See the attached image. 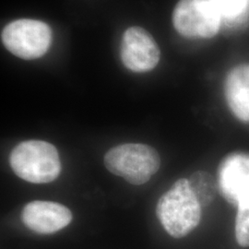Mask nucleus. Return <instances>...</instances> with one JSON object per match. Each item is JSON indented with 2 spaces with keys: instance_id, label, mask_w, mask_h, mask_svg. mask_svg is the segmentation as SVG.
Masks as SVG:
<instances>
[{
  "instance_id": "1",
  "label": "nucleus",
  "mask_w": 249,
  "mask_h": 249,
  "mask_svg": "<svg viewBox=\"0 0 249 249\" xmlns=\"http://www.w3.org/2000/svg\"><path fill=\"white\" fill-rule=\"evenodd\" d=\"M201 208L188 179L181 178L160 196L156 214L164 230L171 236L182 238L198 225L201 219Z\"/></svg>"
},
{
  "instance_id": "2",
  "label": "nucleus",
  "mask_w": 249,
  "mask_h": 249,
  "mask_svg": "<svg viewBox=\"0 0 249 249\" xmlns=\"http://www.w3.org/2000/svg\"><path fill=\"white\" fill-rule=\"evenodd\" d=\"M9 163L18 178L34 184L50 183L61 172L58 151L44 141L18 143L10 153Z\"/></svg>"
},
{
  "instance_id": "3",
  "label": "nucleus",
  "mask_w": 249,
  "mask_h": 249,
  "mask_svg": "<svg viewBox=\"0 0 249 249\" xmlns=\"http://www.w3.org/2000/svg\"><path fill=\"white\" fill-rule=\"evenodd\" d=\"M109 172L140 186L147 183L160 168L159 153L146 144L126 143L111 149L105 156Z\"/></svg>"
},
{
  "instance_id": "4",
  "label": "nucleus",
  "mask_w": 249,
  "mask_h": 249,
  "mask_svg": "<svg viewBox=\"0 0 249 249\" xmlns=\"http://www.w3.org/2000/svg\"><path fill=\"white\" fill-rule=\"evenodd\" d=\"M1 39L10 53L31 60L43 56L48 51L52 42V31L43 21L21 18L5 27Z\"/></svg>"
},
{
  "instance_id": "5",
  "label": "nucleus",
  "mask_w": 249,
  "mask_h": 249,
  "mask_svg": "<svg viewBox=\"0 0 249 249\" xmlns=\"http://www.w3.org/2000/svg\"><path fill=\"white\" fill-rule=\"evenodd\" d=\"M221 22V16L209 0H180L173 13L175 29L189 39L213 37Z\"/></svg>"
},
{
  "instance_id": "6",
  "label": "nucleus",
  "mask_w": 249,
  "mask_h": 249,
  "mask_svg": "<svg viewBox=\"0 0 249 249\" xmlns=\"http://www.w3.org/2000/svg\"><path fill=\"white\" fill-rule=\"evenodd\" d=\"M217 183L220 194L238 208H249V153L232 151L219 163Z\"/></svg>"
},
{
  "instance_id": "7",
  "label": "nucleus",
  "mask_w": 249,
  "mask_h": 249,
  "mask_svg": "<svg viewBox=\"0 0 249 249\" xmlns=\"http://www.w3.org/2000/svg\"><path fill=\"white\" fill-rule=\"evenodd\" d=\"M121 60L134 72L152 71L160 61V48L153 37L142 27H130L123 35Z\"/></svg>"
},
{
  "instance_id": "8",
  "label": "nucleus",
  "mask_w": 249,
  "mask_h": 249,
  "mask_svg": "<svg viewBox=\"0 0 249 249\" xmlns=\"http://www.w3.org/2000/svg\"><path fill=\"white\" fill-rule=\"evenodd\" d=\"M21 219L31 231L40 234H51L71 223L72 213L64 205L36 200L23 208Z\"/></svg>"
},
{
  "instance_id": "9",
  "label": "nucleus",
  "mask_w": 249,
  "mask_h": 249,
  "mask_svg": "<svg viewBox=\"0 0 249 249\" xmlns=\"http://www.w3.org/2000/svg\"><path fill=\"white\" fill-rule=\"evenodd\" d=\"M224 94L231 113L244 123H249V65H239L228 73Z\"/></svg>"
},
{
  "instance_id": "10",
  "label": "nucleus",
  "mask_w": 249,
  "mask_h": 249,
  "mask_svg": "<svg viewBox=\"0 0 249 249\" xmlns=\"http://www.w3.org/2000/svg\"><path fill=\"white\" fill-rule=\"evenodd\" d=\"M190 187L201 207L211 204L219 192L217 179L205 171L195 172L188 179Z\"/></svg>"
},
{
  "instance_id": "11",
  "label": "nucleus",
  "mask_w": 249,
  "mask_h": 249,
  "mask_svg": "<svg viewBox=\"0 0 249 249\" xmlns=\"http://www.w3.org/2000/svg\"><path fill=\"white\" fill-rule=\"evenodd\" d=\"M221 18L228 23L239 22L249 11V0H209Z\"/></svg>"
},
{
  "instance_id": "12",
  "label": "nucleus",
  "mask_w": 249,
  "mask_h": 249,
  "mask_svg": "<svg viewBox=\"0 0 249 249\" xmlns=\"http://www.w3.org/2000/svg\"><path fill=\"white\" fill-rule=\"evenodd\" d=\"M235 238L242 248L249 247V208H238L235 218Z\"/></svg>"
}]
</instances>
